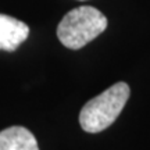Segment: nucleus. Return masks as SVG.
Returning a JSON list of instances; mask_svg holds the SVG:
<instances>
[{
    "label": "nucleus",
    "instance_id": "nucleus-1",
    "mask_svg": "<svg viewBox=\"0 0 150 150\" xmlns=\"http://www.w3.org/2000/svg\"><path fill=\"white\" fill-rule=\"evenodd\" d=\"M129 86L117 82L86 103L79 112V124L89 134L102 132L111 125L122 111L129 97Z\"/></svg>",
    "mask_w": 150,
    "mask_h": 150
},
{
    "label": "nucleus",
    "instance_id": "nucleus-2",
    "mask_svg": "<svg viewBox=\"0 0 150 150\" xmlns=\"http://www.w3.org/2000/svg\"><path fill=\"white\" fill-rule=\"evenodd\" d=\"M107 28V18L91 6H81L68 11L57 27V38L65 47L78 50L92 42Z\"/></svg>",
    "mask_w": 150,
    "mask_h": 150
},
{
    "label": "nucleus",
    "instance_id": "nucleus-3",
    "mask_svg": "<svg viewBox=\"0 0 150 150\" xmlns=\"http://www.w3.org/2000/svg\"><path fill=\"white\" fill-rule=\"evenodd\" d=\"M29 36V27L14 17L0 14V50L14 52Z\"/></svg>",
    "mask_w": 150,
    "mask_h": 150
},
{
    "label": "nucleus",
    "instance_id": "nucleus-4",
    "mask_svg": "<svg viewBox=\"0 0 150 150\" xmlns=\"http://www.w3.org/2000/svg\"><path fill=\"white\" fill-rule=\"evenodd\" d=\"M0 150H39L35 135L24 127H10L0 132Z\"/></svg>",
    "mask_w": 150,
    "mask_h": 150
},
{
    "label": "nucleus",
    "instance_id": "nucleus-5",
    "mask_svg": "<svg viewBox=\"0 0 150 150\" xmlns=\"http://www.w3.org/2000/svg\"><path fill=\"white\" fill-rule=\"evenodd\" d=\"M82 1H83V0H82Z\"/></svg>",
    "mask_w": 150,
    "mask_h": 150
}]
</instances>
